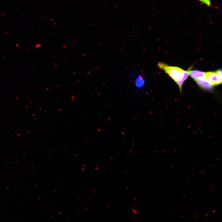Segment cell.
Returning a JSON list of instances; mask_svg holds the SVG:
<instances>
[{
	"label": "cell",
	"instance_id": "6da1fadb",
	"mask_svg": "<svg viewBox=\"0 0 222 222\" xmlns=\"http://www.w3.org/2000/svg\"><path fill=\"white\" fill-rule=\"evenodd\" d=\"M158 67L163 70L176 82L183 76L185 70L175 66H169L164 63L159 62Z\"/></svg>",
	"mask_w": 222,
	"mask_h": 222
},
{
	"label": "cell",
	"instance_id": "7a4b0ae2",
	"mask_svg": "<svg viewBox=\"0 0 222 222\" xmlns=\"http://www.w3.org/2000/svg\"><path fill=\"white\" fill-rule=\"evenodd\" d=\"M213 85H217L222 83V80L216 72H206V77Z\"/></svg>",
	"mask_w": 222,
	"mask_h": 222
},
{
	"label": "cell",
	"instance_id": "3957f363",
	"mask_svg": "<svg viewBox=\"0 0 222 222\" xmlns=\"http://www.w3.org/2000/svg\"><path fill=\"white\" fill-rule=\"evenodd\" d=\"M195 80L197 84L203 89L210 91L212 89L213 85L206 78L197 79Z\"/></svg>",
	"mask_w": 222,
	"mask_h": 222
},
{
	"label": "cell",
	"instance_id": "277c9868",
	"mask_svg": "<svg viewBox=\"0 0 222 222\" xmlns=\"http://www.w3.org/2000/svg\"><path fill=\"white\" fill-rule=\"evenodd\" d=\"M190 68L191 67L190 69ZM190 69H188V70L189 75L195 80L206 78V72L196 70H190Z\"/></svg>",
	"mask_w": 222,
	"mask_h": 222
},
{
	"label": "cell",
	"instance_id": "5b68a950",
	"mask_svg": "<svg viewBox=\"0 0 222 222\" xmlns=\"http://www.w3.org/2000/svg\"><path fill=\"white\" fill-rule=\"evenodd\" d=\"M189 76V73L188 70L187 71H185L183 76V77L179 80L177 81L176 83L178 85L180 92L182 91V87L184 81Z\"/></svg>",
	"mask_w": 222,
	"mask_h": 222
},
{
	"label": "cell",
	"instance_id": "8992f818",
	"mask_svg": "<svg viewBox=\"0 0 222 222\" xmlns=\"http://www.w3.org/2000/svg\"><path fill=\"white\" fill-rule=\"evenodd\" d=\"M135 84L138 88L143 86L145 84V81L141 76H138L135 80Z\"/></svg>",
	"mask_w": 222,
	"mask_h": 222
},
{
	"label": "cell",
	"instance_id": "52a82bcc",
	"mask_svg": "<svg viewBox=\"0 0 222 222\" xmlns=\"http://www.w3.org/2000/svg\"><path fill=\"white\" fill-rule=\"evenodd\" d=\"M202 3L206 4L208 6H211V2L210 0H197Z\"/></svg>",
	"mask_w": 222,
	"mask_h": 222
},
{
	"label": "cell",
	"instance_id": "ba28073f",
	"mask_svg": "<svg viewBox=\"0 0 222 222\" xmlns=\"http://www.w3.org/2000/svg\"><path fill=\"white\" fill-rule=\"evenodd\" d=\"M222 80V69H218L216 72Z\"/></svg>",
	"mask_w": 222,
	"mask_h": 222
}]
</instances>
